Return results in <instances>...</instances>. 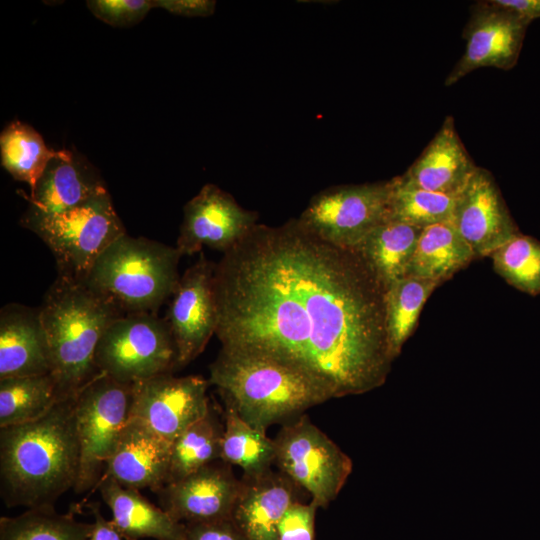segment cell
<instances>
[{"instance_id":"6da1fadb","label":"cell","mask_w":540,"mask_h":540,"mask_svg":"<svg viewBox=\"0 0 540 540\" xmlns=\"http://www.w3.org/2000/svg\"><path fill=\"white\" fill-rule=\"evenodd\" d=\"M221 346L265 354L325 381L336 398L384 384L395 357L385 288L355 250L297 218L257 224L215 266Z\"/></svg>"},{"instance_id":"7a4b0ae2","label":"cell","mask_w":540,"mask_h":540,"mask_svg":"<svg viewBox=\"0 0 540 540\" xmlns=\"http://www.w3.org/2000/svg\"><path fill=\"white\" fill-rule=\"evenodd\" d=\"M75 396L39 419L0 428V491L7 507L54 506L74 489L80 459Z\"/></svg>"},{"instance_id":"3957f363","label":"cell","mask_w":540,"mask_h":540,"mask_svg":"<svg viewBox=\"0 0 540 540\" xmlns=\"http://www.w3.org/2000/svg\"><path fill=\"white\" fill-rule=\"evenodd\" d=\"M209 372L224 404L263 432L336 398L322 379L261 353L221 346Z\"/></svg>"},{"instance_id":"277c9868","label":"cell","mask_w":540,"mask_h":540,"mask_svg":"<svg viewBox=\"0 0 540 540\" xmlns=\"http://www.w3.org/2000/svg\"><path fill=\"white\" fill-rule=\"evenodd\" d=\"M38 309L58 398L74 397L100 373L95 365L97 346L109 325L125 313L85 281L61 275Z\"/></svg>"},{"instance_id":"5b68a950","label":"cell","mask_w":540,"mask_h":540,"mask_svg":"<svg viewBox=\"0 0 540 540\" xmlns=\"http://www.w3.org/2000/svg\"><path fill=\"white\" fill-rule=\"evenodd\" d=\"M181 254L176 247L127 233L95 261L85 282L124 313H155L172 296Z\"/></svg>"},{"instance_id":"8992f818","label":"cell","mask_w":540,"mask_h":540,"mask_svg":"<svg viewBox=\"0 0 540 540\" xmlns=\"http://www.w3.org/2000/svg\"><path fill=\"white\" fill-rule=\"evenodd\" d=\"M21 224L49 247L58 275L82 281L98 257L126 233L108 192L59 213L29 207Z\"/></svg>"},{"instance_id":"52a82bcc","label":"cell","mask_w":540,"mask_h":540,"mask_svg":"<svg viewBox=\"0 0 540 540\" xmlns=\"http://www.w3.org/2000/svg\"><path fill=\"white\" fill-rule=\"evenodd\" d=\"M132 384L99 373L75 396L79 471L74 491L97 488L130 418Z\"/></svg>"},{"instance_id":"ba28073f","label":"cell","mask_w":540,"mask_h":540,"mask_svg":"<svg viewBox=\"0 0 540 540\" xmlns=\"http://www.w3.org/2000/svg\"><path fill=\"white\" fill-rule=\"evenodd\" d=\"M95 365L100 373L133 384L178 368L177 349L164 319L155 313H125L104 332Z\"/></svg>"},{"instance_id":"9c48e42d","label":"cell","mask_w":540,"mask_h":540,"mask_svg":"<svg viewBox=\"0 0 540 540\" xmlns=\"http://www.w3.org/2000/svg\"><path fill=\"white\" fill-rule=\"evenodd\" d=\"M273 440L279 471L327 507L352 472L350 457L306 414L283 424Z\"/></svg>"},{"instance_id":"30bf717a","label":"cell","mask_w":540,"mask_h":540,"mask_svg":"<svg viewBox=\"0 0 540 540\" xmlns=\"http://www.w3.org/2000/svg\"><path fill=\"white\" fill-rule=\"evenodd\" d=\"M390 180L338 185L315 194L297 218L301 226L334 246L355 250L388 220Z\"/></svg>"},{"instance_id":"8fae6325","label":"cell","mask_w":540,"mask_h":540,"mask_svg":"<svg viewBox=\"0 0 540 540\" xmlns=\"http://www.w3.org/2000/svg\"><path fill=\"white\" fill-rule=\"evenodd\" d=\"M209 384L201 376L176 377L172 373L135 382L130 418L172 443L209 411Z\"/></svg>"},{"instance_id":"7c38bea8","label":"cell","mask_w":540,"mask_h":540,"mask_svg":"<svg viewBox=\"0 0 540 540\" xmlns=\"http://www.w3.org/2000/svg\"><path fill=\"white\" fill-rule=\"evenodd\" d=\"M529 24L495 0L475 3L462 33L466 40L465 51L446 77L445 85L451 86L482 67L512 69L520 56Z\"/></svg>"},{"instance_id":"4fadbf2b","label":"cell","mask_w":540,"mask_h":540,"mask_svg":"<svg viewBox=\"0 0 540 540\" xmlns=\"http://www.w3.org/2000/svg\"><path fill=\"white\" fill-rule=\"evenodd\" d=\"M215 266L200 252L172 294L165 321L176 345L178 367L197 358L216 333Z\"/></svg>"},{"instance_id":"5bb4252c","label":"cell","mask_w":540,"mask_h":540,"mask_svg":"<svg viewBox=\"0 0 540 540\" xmlns=\"http://www.w3.org/2000/svg\"><path fill=\"white\" fill-rule=\"evenodd\" d=\"M183 213L175 246L181 256L200 253L204 246L225 253L258 224L257 212L244 209L231 194L212 183L185 204Z\"/></svg>"},{"instance_id":"9a60e30c","label":"cell","mask_w":540,"mask_h":540,"mask_svg":"<svg viewBox=\"0 0 540 540\" xmlns=\"http://www.w3.org/2000/svg\"><path fill=\"white\" fill-rule=\"evenodd\" d=\"M241 488L231 465L216 460L154 492L172 519L187 524L230 519Z\"/></svg>"},{"instance_id":"2e32d148","label":"cell","mask_w":540,"mask_h":540,"mask_svg":"<svg viewBox=\"0 0 540 540\" xmlns=\"http://www.w3.org/2000/svg\"><path fill=\"white\" fill-rule=\"evenodd\" d=\"M450 221L475 258L490 256L520 233L492 175L481 167L456 196Z\"/></svg>"},{"instance_id":"e0dca14e","label":"cell","mask_w":540,"mask_h":540,"mask_svg":"<svg viewBox=\"0 0 540 540\" xmlns=\"http://www.w3.org/2000/svg\"><path fill=\"white\" fill-rule=\"evenodd\" d=\"M172 443L129 418L103 477L126 488L153 492L167 483Z\"/></svg>"},{"instance_id":"ac0fdd59","label":"cell","mask_w":540,"mask_h":540,"mask_svg":"<svg viewBox=\"0 0 540 540\" xmlns=\"http://www.w3.org/2000/svg\"><path fill=\"white\" fill-rule=\"evenodd\" d=\"M477 167L456 131L453 117L447 116L420 156L398 177L409 186L457 196Z\"/></svg>"},{"instance_id":"d6986e66","label":"cell","mask_w":540,"mask_h":540,"mask_svg":"<svg viewBox=\"0 0 540 540\" xmlns=\"http://www.w3.org/2000/svg\"><path fill=\"white\" fill-rule=\"evenodd\" d=\"M51 372L39 309L10 303L0 312V379Z\"/></svg>"},{"instance_id":"ffe728a7","label":"cell","mask_w":540,"mask_h":540,"mask_svg":"<svg viewBox=\"0 0 540 540\" xmlns=\"http://www.w3.org/2000/svg\"><path fill=\"white\" fill-rule=\"evenodd\" d=\"M241 480L232 521L246 540H278V525L288 507L297 501V486L283 473L272 469Z\"/></svg>"},{"instance_id":"44dd1931","label":"cell","mask_w":540,"mask_h":540,"mask_svg":"<svg viewBox=\"0 0 540 540\" xmlns=\"http://www.w3.org/2000/svg\"><path fill=\"white\" fill-rule=\"evenodd\" d=\"M107 192L99 173L88 162L62 149L49 161L27 200L35 210L59 213Z\"/></svg>"},{"instance_id":"7402d4cb","label":"cell","mask_w":540,"mask_h":540,"mask_svg":"<svg viewBox=\"0 0 540 540\" xmlns=\"http://www.w3.org/2000/svg\"><path fill=\"white\" fill-rule=\"evenodd\" d=\"M97 489L112 512L114 527L124 540H184L186 525L147 500L140 490L123 487L107 477L101 478Z\"/></svg>"},{"instance_id":"603a6c76","label":"cell","mask_w":540,"mask_h":540,"mask_svg":"<svg viewBox=\"0 0 540 540\" xmlns=\"http://www.w3.org/2000/svg\"><path fill=\"white\" fill-rule=\"evenodd\" d=\"M423 229L404 222L387 220L374 228L355 251L386 288L407 275Z\"/></svg>"},{"instance_id":"cb8c5ba5","label":"cell","mask_w":540,"mask_h":540,"mask_svg":"<svg viewBox=\"0 0 540 540\" xmlns=\"http://www.w3.org/2000/svg\"><path fill=\"white\" fill-rule=\"evenodd\" d=\"M475 255L451 221L423 229L407 275L442 283L465 267Z\"/></svg>"},{"instance_id":"d4e9b609","label":"cell","mask_w":540,"mask_h":540,"mask_svg":"<svg viewBox=\"0 0 540 540\" xmlns=\"http://www.w3.org/2000/svg\"><path fill=\"white\" fill-rule=\"evenodd\" d=\"M220 459L240 467L245 478L260 476L271 470L275 462L274 440L225 405Z\"/></svg>"},{"instance_id":"484cf974","label":"cell","mask_w":540,"mask_h":540,"mask_svg":"<svg viewBox=\"0 0 540 540\" xmlns=\"http://www.w3.org/2000/svg\"><path fill=\"white\" fill-rule=\"evenodd\" d=\"M441 283L406 275L385 288L384 311L388 343L396 358L413 332L427 298Z\"/></svg>"},{"instance_id":"4316f807","label":"cell","mask_w":540,"mask_h":540,"mask_svg":"<svg viewBox=\"0 0 540 540\" xmlns=\"http://www.w3.org/2000/svg\"><path fill=\"white\" fill-rule=\"evenodd\" d=\"M224 425L211 405L207 414L185 429L173 442L167 483L180 480L221 460Z\"/></svg>"},{"instance_id":"83f0119b","label":"cell","mask_w":540,"mask_h":540,"mask_svg":"<svg viewBox=\"0 0 540 540\" xmlns=\"http://www.w3.org/2000/svg\"><path fill=\"white\" fill-rule=\"evenodd\" d=\"M58 401L50 374L0 379V428L39 419Z\"/></svg>"},{"instance_id":"f1b7e54d","label":"cell","mask_w":540,"mask_h":540,"mask_svg":"<svg viewBox=\"0 0 540 540\" xmlns=\"http://www.w3.org/2000/svg\"><path fill=\"white\" fill-rule=\"evenodd\" d=\"M62 150L49 149L42 136L30 125L12 121L0 135V154L3 168L17 181L34 189L51 159Z\"/></svg>"},{"instance_id":"f546056e","label":"cell","mask_w":540,"mask_h":540,"mask_svg":"<svg viewBox=\"0 0 540 540\" xmlns=\"http://www.w3.org/2000/svg\"><path fill=\"white\" fill-rule=\"evenodd\" d=\"M92 523L60 514L54 506L30 508L24 513L0 518V540H87Z\"/></svg>"},{"instance_id":"4dcf8cb0","label":"cell","mask_w":540,"mask_h":540,"mask_svg":"<svg viewBox=\"0 0 540 540\" xmlns=\"http://www.w3.org/2000/svg\"><path fill=\"white\" fill-rule=\"evenodd\" d=\"M455 201L456 196L409 186L397 176L390 180L388 220L421 228L450 221Z\"/></svg>"},{"instance_id":"1f68e13d","label":"cell","mask_w":540,"mask_h":540,"mask_svg":"<svg viewBox=\"0 0 540 540\" xmlns=\"http://www.w3.org/2000/svg\"><path fill=\"white\" fill-rule=\"evenodd\" d=\"M495 271L510 285L532 296L540 294V242L517 234L491 255Z\"/></svg>"},{"instance_id":"d6a6232c","label":"cell","mask_w":540,"mask_h":540,"mask_svg":"<svg viewBox=\"0 0 540 540\" xmlns=\"http://www.w3.org/2000/svg\"><path fill=\"white\" fill-rule=\"evenodd\" d=\"M87 7L101 21L115 27H131L154 8L153 0H88Z\"/></svg>"},{"instance_id":"836d02e7","label":"cell","mask_w":540,"mask_h":540,"mask_svg":"<svg viewBox=\"0 0 540 540\" xmlns=\"http://www.w3.org/2000/svg\"><path fill=\"white\" fill-rule=\"evenodd\" d=\"M319 507L310 503L293 502L278 525V540H314V523Z\"/></svg>"},{"instance_id":"e575fe53","label":"cell","mask_w":540,"mask_h":540,"mask_svg":"<svg viewBox=\"0 0 540 540\" xmlns=\"http://www.w3.org/2000/svg\"><path fill=\"white\" fill-rule=\"evenodd\" d=\"M185 525L184 540H246L231 518Z\"/></svg>"},{"instance_id":"d590c367","label":"cell","mask_w":540,"mask_h":540,"mask_svg":"<svg viewBox=\"0 0 540 540\" xmlns=\"http://www.w3.org/2000/svg\"><path fill=\"white\" fill-rule=\"evenodd\" d=\"M155 7L186 17H206L214 13V0H153Z\"/></svg>"},{"instance_id":"8d00e7d4","label":"cell","mask_w":540,"mask_h":540,"mask_svg":"<svg viewBox=\"0 0 540 540\" xmlns=\"http://www.w3.org/2000/svg\"><path fill=\"white\" fill-rule=\"evenodd\" d=\"M89 507L94 517V522L92 523V530L87 540H123L112 521L106 520L102 515L98 504H91Z\"/></svg>"},{"instance_id":"74e56055","label":"cell","mask_w":540,"mask_h":540,"mask_svg":"<svg viewBox=\"0 0 540 540\" xmlns=\"http://www.w3.org/2000/svg\"><path fill=\"white\" fill-rule=\"evenodd\" d=\"M495 2L512 10L529 23L540 18V0H495Z\"/></svg>"}]
</instances>
